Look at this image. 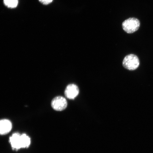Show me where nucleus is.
<instances>
[{
  "instance_id": "obj_5",
  "label": "nucleus",
  "mask_w": 153,
  "mask_h": 153,
  "mask_svg": "<svg viewBox=\"0 0 153 153\" xmlns=\"http://www.w3.org/2000/svg\"><path fill=\"white\" fill-rule=\"evenodd\" d=\"M79 89L78 86L74 84L67 86L65 91V95L67 98L74 99L79 94Z\"/></svg>"
},
{
  "instance_id": "obj_3",
  "label": "nucleus",
  "mask_w": 153,
  "mask_h": 153,
  "mask_svg": "<svg viewBox=\"0 0 153 153\" xmlns=\"http://www.w3.org/2000/svg\"><path fill=\"white\" fill-rule=\"evenodd\" d=\"M51 106L53 110L62 111L66 108L68 102L65 98L62 96L55 97L51 101Z\"/></svg>"
},
{
  "instance_id": "obj_2",
  "label": "nucleus",
  "mask_w": 153,
  "mask_h": 153,
  "mask_svg": "<svg viewBox=\"0 0 153 153\" xmlns=\"http://www.w3.org/2000/svg\"><path fill=\"white\" fill-rule=\"evenodd\" d=\"M140 25V22L138 19L133 18L124 21L122 25L123 30L126 32L132 33L138 30Z\"/></svg>"
},
{
  "instance_id": "obj_6",
  "label": "nucleus",
  "mask_w": 153,
  "mask_h": 153,
  "mask_svg": "<svg viewBox=\"0 0 153 153\" xmlns=\"http://www.w3.org/2000/svg\"><path fill=\"white\" fill-rule=\"evenodd\" d=\"M12 129V124L7 119L0 120V135H4L10 132Z\"/></svg>"
},
{
  "instance_id": "obj_9",
  "label": "nucleus",
  "mask_w": 153,
  "mask_h": 153,
  "mask_svg": "<svg viewBox=\"0 0 153 153\" xmlns=\"http://www.w3.org/2000/svg\"><path fill=\"white\" fill-rule=\"evenodd\" d=\"M39 1L44 5H48L52 2L53 0H39Z\"/></svg>"
},
{
  "instance_id": "obj_1",
  "label": "nucleus",
  "mask_w": 153,
  "mask_h": 153,
  "mask_svg": "<svg viewBox=\"0 0 153 153\" xmlns=\"http://www.w3.org/2000/svg\"><path fill=\"white\" fill-rule=\"evenodd\" d=\"M122 65L124 68L128 70H135L138 68L139 66V59L136 55L130 54L124 57Z\"/></svg>"
},
{
  "instance_id": "obj_7",
  "label": "nucleus",
  "mask_w": 153,
  "mask_h": 153,
  "mask_svg": "<svg viewBox=\"0 0 153 153\" xmlns=\"http://www.w3.org/2000/svg\"><path fill=\"white\" fill-rule=\"evenodd\" d=\"M22 141V149L28 148L30 147L31 143L30 137L26 134L21 135Z\"/></svg>"
},
{
  "instance_id": "obj_4",
  "label": "nucleus",
  "mask_w": 153,
  "mask_h": 153,
  "mask_svg": "<svg viewBox=\"0 0 153 153\" xmlns=\"http://www.w3.org/2000/svg\"><path fill=\"white\" fill-rule=\"evenodd\" d=\"M9 141L13 150L18 151L19 149H22V137L20 133H13L9 137Z\"/></svg>"
},
{
  "instance_id": "obj_8",
  "label": "nucleus",
  "mask_w": 153,
  "mask_h": 153,
  "mask_svg": "<svg viewBox=\"0 0 153 153\" xmlns=\"http://www.w3.org/2000/svg\"><path fill=\"white\" fill-rule=\"evenodd\" d=\"M5 6L10 8H14L18 5V0H4Z\"/></svg>"
}]
</instances>
